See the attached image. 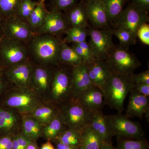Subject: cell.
I'll return each instance as SVG.
<instances>
[{
  "label": "cell",
  "instance_id": "6da1fadb",
  "mask_svg": "<svg viewBox=\"0 0 149 149\" xmlns=\"http://www.w3.org/2000/svg\"><path fill=\"white\" fill-rule=\"evenodd\" d=\"M62 42L59 37L54 35L35 34L27 44L30 59L41 65L58 66Z\"/></svg>",
  "mask_w": 149,
  "mask_h": 149
},
{
  "label": "cell",
  "instance_id": "7a4b0ae2",
  "mask_svg": "<svg viewBox=\"0 0 149 149\" xmlns=\"http://www.w3.org/2000/svg\"><path fill=\"white\" fill-rule=\"evenodd\" d=\"M134 83L130 75L111 74L104 85L102 93L105 105L121 113L124 110V102L130 93Z\"/></svg>",
  "mask_w": 149,
  "mask_h": 149
},
{
  "label": "cell",
  "instance_id": "3957f363",
  "mask_svg": "<svg viewBox=\"0 0 149 149\" xmlns=\"http://www.w3.org/2000/svg\"><path fill=\"white\" fill-rule=\"evenodd\" d=\"M40 98L30 88L14 87L6 91L0 106L13 109L21 115L28 114L42 102Z\"/></svg>",
  "mask_w": 149,
  "mask_h": 149
},
{
  "label": "cell",
  "instance_id": "277c9868",
  "mask_svg": "<svg viewBox=\"0 0 149 149\" xmlns=\"http://www.w3.org/2000/svg\"><path fill=\"white\" fill-rule=\"evenodd\" d=\"M72 68L62 65L55 67L49 96L52 102L57 105L73 99Z\"/></svg>",
  "mask_w": 149,
  "mask_h": 149
},
{
  "label": "cell",
  "instance_id": "5b68a950",
  "mask_svg": "<svg viewBox=\"0 0 149 149\" xmlns=\"http://www.w3.org/2000/svg\"><path fill=\"white\" fill-rule=\"evenodd\" d=\"M59 108L60 115L67 128L81 132L89 126L93 111L86 109L73 100L60 105Z\"/></svg>",
  "mask_w": 149,
  "mask_h": 149
},
{
  "label": "cell",
  "instance_id": "8992f818",
  "mask_svg": "<svg viewBox=\"0 0 149 149\" xmlns=\"http://www.w3.org/2000/svg\"><path fill=\"white\" fill-rule=\"evenodd\" d=\"M105 61L112 73L121 75H130L141 65L134 54L119 45L115 46Z\"/></svg>",
  "mask_w": 149,
  "mask_h": 149
},
{
  "label": "cell",
  "instance_id": "52a82bcc",
  "mask_svg": "<svg viewBox=\"0 0 149 149\" xmlns=\"http://www.w3.org/2000/svg\"><path fill=\"white\" fill-rule=\"evenodd\" d=\"M29 59L27 44L4 36L0 42V64L3 69Z\"/></svg>",
  "mask_w": 149,
  "mask_h": 149
},
{
  "label": "cell",
  "instance_id": "ba28073f",
  "mask_svg": "<svg viewBox=\"0 0 149 149\" xmlns=\"http://www.w3.org/2000/svg\"><path fill=\"white\" fill-rule=\"evenodd\" d=\"M106 116L113 136L136 140L144 139L143 131L138 122H133L120 113Z\"/></svg>",
  "mask_w": 149,
  "mask_h": 149
},
{
  "label": "cell",
  "instance_id": "9c48e42d",
  "mask_svg": "<svg viewBox=\"0 0 149 149\" xmlns=\"http://www.w3.org/2000/svg\"><path fill=\"white\" fill-rule=\"evenodd\" d=\"M88 44L93 56L99 60L105 61L114 49L111 28L99 29L90 27Z\"/></svg>",
  "mask_w": 149,
  "mask_h": 149
},
{
  "label": "cell",
  "instance_id": "30bf717a",
  "mask_svg": "<svg viewBox=\"0 0 149 149\" xmlns=\"http://www.w3.org/2000/svg\"><path fill=\"white\" fill-rule=\"evenodd\" d=\"M149 20V12L129 3L113 27L125 29L137 37L136 34L139 27L144 23H148Z\"/></svg>",
  "mask_w": 149,
  "mask_h": 149
},
{
  "label": "cell",
  "instance_id": "8fae6325",
  "mask_svg": "<svg viewBox=\"0 0 149 149\" xmlns=\"http://www.w3.org/2000/svg\"><path fill=\"white\" fill-rule=\"evenodd\" d=\"M33 63L31 89L40 97L49 96L55 67Z\"/></svg>",
  "mask_w": 149,
  "mask_h": 149
},
{
  "label": "cell",
  "instance_id": "7c38bea8",
  "mask_svg": "<svg viewBox=\"0 0 149 149\" xmlns=\"http://www.w3.org/2000/svg\"><path fill=\"white\" fill-rule=\"evenodd\" d=\"M3 31L4 37L27 44L36 34L27 22L16 16L4 19Z\"/></svg>",
  "mask_w": 149,
  "mask_h": 149
},
{
  "label": "cell",
  "instance_id": "4fadbf2b",
  "mask_svg": "<svg viewBox=\"0 0 149 149\" xmlns=\"http://www.w3.org/2000/svg\"><path fill=\"white\" fill-rule=\"evenodd\" d=\"M33 63L30 59L4 69L3 72L9 83L14 87L30 88Z\"/></svg>",
  "mask_w": 149,
  "mask_h": 149
},
{
  "label": "cell",
  "instance_id": "5bb4252c",
  "mask_svg": "<svg viewBox=\"0 0 149 149\" xmlns=\"http://www.w3.org/2000/svg\"><path fill=\"white\" fill-rule=\"evenodd\" d=\"M63 13L50 9L42 26L36 34H49L59 37L69 28Z\"/></svg>",
  "mask_w": 149,
  "mask_h": 149
},
{
  "label": "cell",
  "instance_id": "9a60e30c",
  "mask_svg": "<svg viewBox=\"0 0 149 149\" xmlns=\"http://www.w3.org/2000/svg\"><path fill=\"white\" fill-rule=\"evenodd\" d=\"M22 115L10 108L0 106V136L15 135L21 129Z\"/></svg>",
  "mask_w": 149,
  "mask_h": 149
},
{
  "label": "cell",
  "instance_id": "2e32d148",
  "mask_svg": "<svg viewBox=\"0 0 149 149\" xmlns=\"http://www.w3.org/2000/svg\"><path fill=\"white\" fill-rule=\"evenodd\" d=\"M86 3L88 20L92 27L109 29L110 24L102 0H90Z\"/></svg>",
  "mask_w": 149,
  "mask_h": 149
},
{
  "label": "cell",
  "instance_id": "e0dca14e",
  "mask_svg": "<svg viewBox=\"0 0 149 149\" xmlns=\"http://www.w3.org/2000/svg\"><path fill=\"white\" fill-rule=\"evenodd\" d=\"M130 93L129 103L125 116L129 118L136 117L142 119L144 116L147 120H148L149 97L133 92H130Z\"/></svg>",
  "mask_w": 149,
  "mask_h": 149
},
{
  "label": "cell",
  "instance_id": "ac0fdd59",
  "mask_svg": "<svg viewBox=\"0 0 149 149\" xmlns=\"http://www.w3.org/2000/svg\"><path fill=\"white\" fill-rule=\"evenodd\" d=\"M73 100L93 111L102 110L105 105L102 92L95 86L83 92Z\"/></svg>",
  "mask_w": 149,
  "mask_h": 149
},
{
  "label": "cell",
  "instance_id": "d6986e66",
  "mask_svg": "<svg viewBox=\"0 0 149 149\" xmlns=\"http://www.w3.org/2000/svg\"><path fill=\"white\" fill-rule=\"evenodd\" d=\"M72 81L74 100L83 92L94 86L89 77L85 63L72 68Z\"/></svg>",
  "mask_w": 149,
  "mask_h": 149
},
{
  "label": "cell",
  "instance_id": "ffe728a7",
  "mask_svg": "<svg viewBox=\"0 0 149 149\" xmlns=\"http://www.w3.org/2000/svg\"><path fill=\"white\" fill-rule=\"evenodd\" d=\"M87 65L91 82L102 92L105 83L111 73L108 65L104 61L97 59Z\"/></svg>",
  "mask_w": 149,
  "mask_h": 149
},
{
  "label": "cell",
  "instance_id": "44dd1931",
  "mask_svg": "<svg viewBox=\"0 0 149 149\" xmlns=\"http://www.w3.org/2000/svg\"><path fill=\"white\" fill-rule=\"evenodd\" d=\"M65 20L70 27L90 28L86 3L80 1L72 8L63 12Z\"/></svg>",
  "mask_w": 149,
  "mask_h": 149
},
{
  "label": "cell",
  "instance_id": "7402d4cb",
  "mask_svg": "<svg viewBox=\"0 0 149 149\" xmlns=\"http://www.w3.org/2000/svg\"><path fill=\"white\" fill-rule=\"evenodd\" d=\"M89 126L104 142H111L113 135L110 128L106 115L104 114L102 110L93 112Z\"/></svg>",
  "mask_w": 149,
  "mask_h": 149
},
{
  "label": "cell",
  "instance_id": "603a6c76",
  "mask_svg": "<svg viewBox=\"0 0 149 149\" xmlns=\"http://www.w3.org/2000/svg\"><path fill=\"white\" fill-rule=\"evenodd\" d=\"M59 113V106L53 103L47 104L41 102L31 112L27 114L35 118L45 126L56 117Z\"/></svg>",
  "mask_w": 149,
  "mask_h": 149
},
{
  "label": "cell",
  "instance_id": "cb8c5ba5",
  "mask_svg": "<svg viewBox=\"0 0 149 149\" xmlns=\"http://www.w3.org/2000/svg\"><path fill=\"white\" fill-rule=\"evenodd\" d=\"M44 126L29 114L22 115L21 133L32 141H36L42 134Z\"/></svg>",
  "mask_w": 149,
  "mask_h": 149
},
{
  "label": "cell",
  "instance_id": "d4e9b609",
  "mask_svg": "<svg viewBox=\"0 0 149 149\" xmlns=\"http://www.w3.org/2000/svg\"><path fill=\"white\" fill-rule=\"evenodd\" d=\"M84 63L73 48L62 40L59 56V65L73 68Z\"/></svg>",
  "mask_w": 149,
  "mask_h": 149
},
{
  "label": "cell",
  "instance_id": "484cf974",
  "mask_svg": "<svg viewBox=\"0 0 149 149\" xmlns=\"http://www.w3.org/2000/svg\"><path fill=\"white\" fill-rule=\"evenodd\" d=\"M49 10L46 8L45 2L39 1L38 4L32 11L27 22L32 31L36 34L42 26Z\"/></svg>",
  "mask_w": 149,
  "mask_h": 149
},
{
  "label": "cell",
  "instance_id": "4316f807",
  "mask_svg": "<svg viewBox=\"0 0 149 149\" xmlns=\"http://www.w3.org/2000/svg\"><path fill=\"white\" fill-rule=\"evenodd\" d=\"M110 25L112 27L117 21L123 7L129 0H102Z\"/></svg>",
  "mask_w": 149,
  "mask_h": 149
},
{
  "label": "cell",
  "instance_id": "83f0119b",
  "mask_svg": "<svg viewBox=\"0 0 149 149\" xmlns=\"http://www.w3.org/2000/svg\"><path fill=\"white\" fill-rule=\"evenodd\" d=\"M104 142L91 128L87 126L81 133V145L86 149H100Z\"/></svg>",
  "mask_w": 149,
  "mask_h": 149
},
{
  "label": "cell",
  "instance_id": "f1b7e54d",
  "mask_svg": "<svg viewBox=\"0 0 149 149\" xmlns=\"http://www.w3.org/2000/svg\"><path fill=\"white\" fill-rule=\"evenodd\" d=\"M65 127L59 113L50 122L44 126L42 135L49 141L55 140Z\"/></svg>",
  "mask_w": 149,
  "mask_h": 149
},
{
  "label": "cell",
  "instance_id": "f546056e",
  "mask_svg": "<svg viewBox=\"0 0 149 149\" xmlns=\"http://www.w3.org/2000/svg\"><path fill=\"white\" fill-rule=\"evenodd\" d=\"M65 37L63 41L67 43L79 44L86 41L89 36V28L80 27H70L65 32Z\"/></svg>",
  "mask_w": 149,
  "mask_h": 149
},
{
  "label": "cell",
  "instance_id": "4dcf8cb0",
  "mask_svg": "<svg viewBox=\"0 0 149 149\" xmlns=\"http://www.w3.org/2000/svg\"><path fill=\"white\" fill-rule=\"evenodd\" d=\"M81 133L66 127L55 140L62 143L79 148L81 145Z\"/></svg>",
  "mask_w": 149,
  "mask_h": 149
},
{
  "label": "cell",
  "instance_id": "1f68e13d",
  "mask_svg": "<svg viewBox=\"0 0 149 149\" xmlns=\"http://www.w3.org/2000/svg\"><path fill=\"white\" fill-rule=\"evenodd\" d=\"M117 137V146L115 149H149V143L146 139L136 140Z\"/></svg>",
  "mask_w": 149,
  "mask_h": 149
},
{
  "label": "cell",
  "instance_id": "d6a6232c",
  "mask_svg": "<svg viewBox=\"0 0 149 149\" xmlns=\"http://www.w3.org/2000/svg\"><path fill=\"white\" fill-rule=\"evenodd\" d=\"M111 30L113 35H114L119 40L120 47L128 49L130 46L136 44L137 37L127 30L113 27L111 28Z\"/></svg>",
  "mask_w": 149,
  "mask_h": 149
},
{
  "label": "cell",
  "instance_id": "836d02e7",
  "mask_svg": "<svg viewBox=\"0 0 149 149\" xmlns=\"http://www.w3.org/2000/svg\"><path fill=\"white\" fill-rule=\"evenodd\" d=\"M22 0H0V16L3 19L15 16Z\"/></svg>",
  "mask_w": 149,
  "mask_h": 149
},
{
  "label": "cell",
  "instance_id": "e575fe53",
  "mask_svg": "<svg viewBox=\"0 0 149 149\" xmlns=\"http://www.w3.org/2000/svg\"><path fill=\"white\" fill-rule=\"evenodd\" d=\"M39 1L34 0H22L19 6L16 16L27 22Z\"/></svg>",
  "mask_w": 149,
  "mask_h": 149
},
{
  "label": "cell",
  "instance_id": "d590c367",
  "mask_svg": "<svg viewBox=\"0 0 149 149\" xmlns=\"http://www.w3.org/2000/svg\"><path fill=\"white\" fill-rule=\"evenodd\" d=\"M79 0H51L50 9H54L64 12L72 8Z\"/></svg>",
  "mask_w": 149,
  "mask_h": 149
},
{
  "label": "cell",
  "instance_id": "8d00e7d4",
  "mask_svg": "<svg viewBox=\"0 0 149 149\" xmlns=\"http://www.w3.org/2000/svg\"><path fill=\"white\" fill-rule=\"evenodd\" d=\"M31 141L22 133H17L14 136L12 149H26Z\"/></svg>",
  "mask_w": 149,
  "mask_h": 149
},
{
  "label": "cell",
  "instance_id": "74e56055",
  "mask_svg": "<svg viewBox=\"0 0 149 149\" xmlns=\"http://www.w3.org/2000/svg\"><path fill=\"white\" fill-rule=\"evenodd\" d=\"M136 36L143 44L149 45V25L148 23H144L140 26Z\"/></svg>",
  "mask_w": 149,
  "mask_h": 149
},
{
  "label": "cell",
  "instance_id": "f35d334b",
  "mask_svg": "<svg viewBox=\"0 0 149 149\" xmlns=\"http://www.w3.org/2000/svg\"><path fill=\"white\" fill-rule=\"evenodd\" d=\"M131 79L134 84H145L149 85V70H146L138 74L134 73L130 74Z\"/></svg>",
  "mask_w": 149,
  "mask_h": 149
},
{
  "label": "cell",
  "instance_id": "ab89813d",
  "mask_svg": "<svg viewBox=\"0 0 149 149\" xmlns=\"http://www.w3.org/2000/svg\"><path fill=\"white\" fill-rule=\"evenodd\" d=\"M130 92H133L139 95L149 97V85L141 83L133 84Z\"/></svg>",
  "mask_w": 149,
  "mask_h": 149
},
{
  "label": "cell",
  "instance_id": "60d3db41",
  "mask_svg": "<svg viewBox=\"0 0 149 149\" xmlns=\"http://www.w3.org/2000/svg\"><path fill=\"white\" fill-rule=\"evenodd\" d=\"M77 44H78V45L83 49L87 56V64H89L95 60L96 59L92 54V51L88 43L85 41Z\"/></svg>",
  "mask_w": 149,
  "mask_h": 149
},
{
  "label": "cell",
  "instance_id": "b9f144b4",
  "mask_svg": "<svg viewBox=\"0 0 149 149\" xmlns=\"http://www.w3.org/2000/svg\"><path fill=\"white\" fill-rule=\"evenodd\" d=\"M13 135L0 136V149H12Z\"/></svg>",
  "mask_w": 149,
  "mask_h": 149
},
{
  "label": "cell",
  "instance_id": "7bdbcfd3",
  "mask_svg": "<svg viewBox=\"0 0 149 149\" xmlns=\"http://www.w3.org/2000/svg\"><path fill=\"white\" fill-rule=\"evenodd\" d=\"M9 83L4 74L3 71L0 72V100L8 90Z\"/></svg>",
  "mask_w": 149,
  "mask_h": 149
},
{
  "label": "cell",
  "instance_id": "ee69618b",
  "mask_svg": "<svg viewBox=\"0 0 149 149\" xmlns=\"http://www.w3.org/2000/svg\"><path fill=\"white\" fill-rule=\"evenodd\" d=\"M130 3L143 10L149 12V0H132Z\"/></svg>",
  "mask_w": 149,
  "mask_h": 149
},
{
  "label": "cell",
  "instance_id": "f6af8a7d",
  "mask_svg": "<svg viewBox=\"0 0 149 149\" xmlns=\"http://www.w3.org/2000/svg\"><path fill=\"white\" fill-rule=\"evenodd\" d=\"M80 148V147H79ZM79 148L73 146H69L56 141V149H79Z\"/></svg>",
  "mask_w": 149,
  "mask_h": 149
},
{
  "label": "cell",
  "instance_id": "bcb514c9",
  "mask_svg": "<svg viewBox=\"0 0 149 149\" xmlns=\"http://www.w3.org/2000/svg\"><path fill=\"white\" fill-rule=\"evenodd\" d=\"M100 149H115L111 142H104Z\"/></svg>",
  "mask_w": 149,
  "mask_h": 149
},
{
  "label": "cell",
  "instance_id": "7dc6e473",
  "mask_svg": "<svg viewBox=\"0 0 149 149\" xmlns=\"http://www.w3.org/2000/svg\"><path fill=\"white\" fill-rule=\"evenodd\" d=\"M40 149H56V148L49 141H48V142L43 144Z\"/></svg>",
  "mask_w": 149,
  "mask_h": 149
},
{
  "label": "cell",
  "instance_id": "c3c4849f",
  "mask_svg": "<svg viewBox=\"0 0 149 149\" xmlns=\"http://www.w3.org/2000/svg\"><path fill=\"white\" fill-rule=\"evenodd\" d=\"M3 19H4L0 16V42L4 37L3 31Z\"/></svg>",
  "mask_w": 149,
  "mask_h": 149
},
{
  "label": "cell",
  "instance_id": "681fc988",
  "mask_svg": "<svg viewBox=\"0 0 149 149\" xmlns=\"http://www.w3.org/2000/svg\"><path fill=\"white\" fill-rule=\"evenodd\" d=\"M26 149H38L35 141H32L28 144Z\"/></svg>",
  "mask_w": 149,
  "mask_h": 149
},
{
  "label": "cell",
  "instance_id": "f907efd6",
  "mask_svg": "<svg viewBox=\"0 0 149 149\" xmlns=\"http://www.w3.org/2000/svg\"><path fill=\"white\" fill-rule=\"evenodd\" d=\"M3 68L2 67L1 65L0 64V72H3Z\"/></svg>",
  "mask_w": 149,
  "mask_h": 149
},
{
  "label": "cell",
  "instance_id": "816d5d0a",
  "mask_svg": "<svg viewBox=\"0 0 149 149\" xmlns=\"http://www.w3.org/2000/svg\"><path fill=\"white\" fill-rule=\"evenodd\" d=\"M79 149H86L85 148H84V147L82 145H80V148H79Z\"/></svg>",
  "mask_w": 149,
  "mask_h": 149
},
{
  "label": "cell",
  "instance_id": "f5cc1de1",
  "mask_svg": "<svg viewBox=\"0 0 149 149\" xmlns=\"http://www.w3.org/2000/svg\"><path fill=\"white\" fill-rule=\"evenodd\" d=\"M80 1H82L86 3L88 2V1H90V0H79Z\"/></svg>",
  "mask_w": 149,
  "mask_h": 149
},
{
  "label": "cell",
  "instance_id": "db71d44e",
  "mask_svg": "<svg viewBox=\"0 0 149 149\" xmlns=\"http://www.w3.org/2000/svg\"><path fill=\"white\" fill-rule=\"evenodd\" d=\"M45 0H40V1H41L42 2H45Z\"/></svg>",
  "mask_w": 149,
  "mask_h": 149
}]
</instances>
